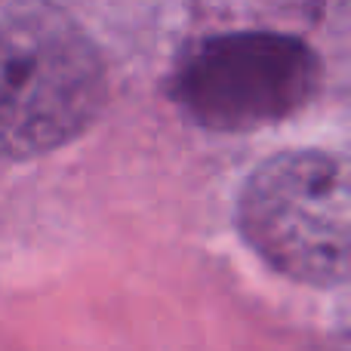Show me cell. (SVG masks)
Here are the masks:
<instances>
[{"label": "cell", "instance_id": "obj_3", "mask_svg": "<svg viewBox=\"0 0 351 351\" xmlns=\"http://www.w3.org/2000/svg\"><path fill=\"white\" fill-rule=\"evenodd\" d=\"M317 74V56L299 37L231 31L206 37L182 56L170 96L200 127L243 133L302 108Z\"/></svg>", "mask_w": 351, "mask_h": 351}, {"label": "cell", "instance_id": "obj_2", "mask_svg": "<svg viewBox=\"0 0 351 351\" xmlns=\"http://www.w3.org/2000/svg\"><path fill=\"white\" fill-rule=\"evenodd\" d=\"M250 247L280 274L351 280V148H299L262 160L237 200Z\"/></svg>", "mask_w": 351, "mask_h": 351}, {"label": "cell", "instance_id": "obj_1", "mask_svg": "<svg viewBox=\"0 0 351 351\" xmlns=\"http://www.w3.org/2000/svg\"><path fill=\"white\" fill-rule=\"evenodd\" d=\"M105 102L96 43L59 6H0V145L28 160L86 130Z\"/></svg>", "mask_w": 351, "mask_h": 351}]
</instances>
